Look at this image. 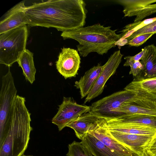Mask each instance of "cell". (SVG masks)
Masks as SVG:
<instances>
[{"label": "cell", "mask_w": 156, "mask_h": 156, "mask_svg": "<svg viewBox=\"0 0 156 156\" xmlns=\"http://www.w3.org/2000/svg\"><path fill=\"white\" fill-rule=\"evenodd\" d=\"M83 0H51L27 6L30 27H52L62 32L84 27L87 12Z\"/></svg>", "instance_id": "6da1fadb"}, {"label": "cell", "mask_w": 156, "mask_h": 156, "mask_svg": "<svg viewBox=\"0 0 156 156\" xmlns=\"http://www.w3.org/2000/svg\"><path fill=\"white\" fill-rule=\"evenodd\" d=\"M25 98L18 95L14 101L7 136L0 147V156H22L27 149L32 130Z\"/></svg>", "instance_id": "7a4b0ae2"}, {"label": "cell", "mask_w": 156, "mask_h": 156, "mask_svg": "<svg viewBox=\"0 0 156 156\" xmlns=\"http://www.w3.org/2000/svg\"><path fill=\"white\" fill-rule=\"evenodd\" d=\"M111 28L97 23L62 32L61 36L64 39H70L78 41L77 50L83 57L92 52L103 55L115 47L122 37L121 34H116L117 30H112Z\"/></svg>", "instance_id": "3957f363"}, {"label": "cell", "mask_w": 156, "mask_h": 156, "mask_svg": "<svg viewBox=\"0 0 156 156\" xmlns=\"http://www.w3.org/2000/svg\"><path fill=\"white\" fill-rule=\"evenodd\" d=\"M28 31L27 25L0 34V63L10 67L18 59L26 46Z\"/></svg>", "instance_id": "277c9868"}, {"label": "cell", "mask_w": 156, "mask_h": 156, "mask_svg": "<svg viewBox=\"0 0 156 156\" xmlns=\"http://www.w3.org/2000/svg\"><path fill=\"white\" fill-rule=\"evenodd\" d=\"M17 93L14 78L9 67L8 72L2 77L0 91V146L4 142L8 132Z\"/></svg>", "instance_id": "5b68a950"}, {"label": "cell", "mask_w": 156, "mask_h": 156, "mask_svg": "<svg viewBox=\"0 0 156 156\" xmlns=\"http://www.w3.org/2000/svg\"><path fill=\"white\" fill-rule=\"evenodd\" d=\"M136 95L124 90L115 92L93 103L90 112L98 117L111 118L119 116L117 111L124 103Z\"/></svg>", "instance_id": "8992f818"}, {"label": "cell", "mask_w": 156, "mask_h": 156, "mask_svg": "<svg viewBox=\"0 0 156 156\" xmlns=\"http://www.w3.org/2000/svg\"><path fill=\"white\" fill-rule=\"evenodd\" d=\"M90 107L77 104L71 97H64L58 110L51 120L52 123L56 125L59 131L68 124L83 114L90 112Z\"/></svg>", "instance_id": "52a82bcc"}, {"label": "cell", "mask_w": 156, "mask_h": 156, "mask_svg": "<svg viewBox=\"0 0 156 156\" xmlns=\"http://www.w3.org/2000/svg\"><path fill=\"white\" fill-rule=\"evenodd\" d=\"M123 56L120 50L115 51L110 56L107 61L103 66L101 72L85 99V104L101 94L106 82L115 73L121 62Z\"/></svg>", "instance_id": "ba28073f"}, {"label": "cell", "mask_w": 156, "mask_h": 156, "mask_svg": "<svg viewBox=\"0 0 156 156\" xmlns=\"http://www.w3.org/2000/svg\"><path fill=\"white\" fill-rule=\"evenodd\" d=\"M88 133L94 135L112 152L118 154L132 156L138 154L120 143L112 136L106 120L103 118L100 117L97 125Z\"/></svg>", "instance_id": "9c48e42d"}, {"label": "cell", "mask_w": 156, "mask_h": 156, "mask_svg": "<svg viewBox=\"0 0 156 156\" xmlns=\"http://www.w3.org/2000/svg\"><path fill=\"white\" fill-rule=\"evenodd\" d=\"M123 7L124 17L135 16L134 22L142 21L144 18L156 12V0H118Z\"/></svg>", "instance_id": "30bf717a"}, {"label": "cell", "mask_w": 156, "mask_h": 156, "mask_svg": "<svg viewBox=\"0 0 156 156\" xmlns=\"http://www.w3.org/2000/svg\"><path fill=\"white\" fill-rule=\"evenodd\" d=\"M80 59L76 50L63 47L56 62V69L65 79L75 77L80 67Z\"/></svg>", "instance_id": "8fae6325"}, {"label": "cell", "mask_w": 156, "mask_h": 156, "mask_svg": "<svg viewBox=\"0 0 156 156\" xmlns=\"http://www.w3.org/2000/svg\"><path fill=\"white\" fill-rule=\"evenodd\" d=\"M117 112L119 116L125 114H141L156 117V100L136 95L122 105Z\"/></svg>", "instance_id": "7c38bea8"}, {"label": "cell", "mask_w": 156, "mask_h": 156, "mask_svg": "<svg viewBox=\"0 0 156 156\" xmlns=\"http://www.w3.org/2000/svg\"><path fill=\"white\" fill-rule=\"evenodd\" d=\"M25 1L20 2L8 11L1 18L0 34L28 24Z\"/></svg>", "instance_id": "4fadbf2b"}, {"label": "cell", "mask_w": 156, "mask_h": 156, "mask_svg": "<svg viewBox=\"0 0 156 156\" xmlns=\"http://www.w3.org/2000/svg\"><path fill=\"white\" fill-rule=\"evenodd\" d=\"M110 132L112 136L117 140L140 156L146 150L153 136L111 131Z\"/></svg>", "instance_id": "5bb4252c"}, {"label": "cell", "mask_w": 156, "mask_h": 156, "mask_svg": "<svg viewBox=\"0 0 156 156\" xmlns=\"http://www.w3.org/2000/svg\"><path fill=\"white\" fill-rule=\"evenodd\" d=\"M124 90L146 99L156 100V77L145 79L134 78Z\"/></svg>", "instance_id": "9a60e30c"}, {"label": "cell", "mask_w": 156, "mask_h": 156, "mask_svg": "<svg viewBox=\"0 0 156 156\" xmlns=\"http://www.w3.org/2000/svg\"><path fill=\"white\" fill-rule=\"evenodd\" d=\"M100 117L90 111L84 114L66 126L73 129L76 136L82 140L85 134L97 124Z\"/></svg>", "instance_id": "2e32d148"}, {"label": "cell", "mask_w": 156, "mask_h": 156, "mask_svg": "<svg viewBox=\"0 0 156 156\" xmlns=\"http://www.w3.org/2000/svg\"><path fill=\"white\" fill-rule=\"evenodd\" d=\"M146 50L141 59L143 68L136 79H145L156 77V46L152 44L145 46Z\"/></svg>", "instance_id": "e0dca14e"}, {"label": "cell", "mask_w": 156, "mask_h": 156, "mask_svg": "<svg viewBox=\"0 0 156 156\" xmlns=\"http://www.w3.org/2000/svg\"><path fill=\"white\" fill-rule=\"evenodd\" d=\"M106 120L110 131L122 133L153 136L156 129L145 126L122 124L116 122L109 118H103Z\"/></svg>", "instance_id": "ac0fdd59"}, {"label": "cell", "mask_w": 156, "mask_h": 156, "mask_svg": "<svg viewBox=\"0 0 156 156\" xmlns=\"http://www.w3.org/2000/svg\"><path fill=\"white\" fill-rule=\"evenodd\" d=\"M103 66L98 64L87 71L80 79L75 83L74 86L80 90L81 98L87 97L101 72Z\"/></svg>", "instance_id": "d6986e66"}, {"label": "cell", "mask_w": 156, "mask_h": 156, "mask_svg": "<svg viewBox=\"0 0 156 156\" xmlns=\"http://www.w3.org/2000/svg\"><path fill=\"white\" fill-rule=\"evenodd\" d=\"M81 141L90 151L94 156H140L139 154L124 156L112 152L94 135L87 133Z\"/></svg>", "instance_id": "ffe728a7"}, {"label": "cell", "mask_w": 156, "mask_h": 156, "mask_svg": "<svg viewBox=\"0 0 156 156\" xmlns=\"http://www.w3.org/2000/svg\"><path fill=\"white\" fill-rule=\"evenodd\" d=\"M109 118L120 123L156 129V117L154 116L141 114H125Z\"/></svg>", "instance_id": "44dd1931"}, {"label": "cell", "mask_w": 156, "mask_h": 156, "mask_svg": "<svg viewBox=\"0 0 156 156\" xmlns=\"http://www.w3.org/2000/svg\"><path fill=\"white\" fill-rule=\"evenodd\" d=\"M34 54L26 49L23 53L17 62L22 68L23 74L27 80L32 84L35 80L36 72L34 61Z\"/></svg>", "instance_id": "7402d4cb"}, {"label": "cell", "mask_w": 156, "mask_h": 156, "mask_svg": "<svg viewBox=\"0 0 156 156\" xmlns=\"http://www.w3.org/2000/svg\"><path fill=\"white\" fill-rule=\"evenodd\" d=\"M67 156H94L82 142L74 141L68 146Z\"/></svg>", "instance_id": "603a6c76"}, {"label": "cell", "mask_w": 156, "mask_h": 156, "mask_svg": "<svg viewBox=\"0 0 156 156\" xmlns=\"http://www.w3.org/2000/svg\"><path fill=\"white\" fill-rule=\"evenodd\" d=\"M124 59L126 60V61L123 66L130 67L129 74H132L135 78L137 77L143 68V65L140 61H134L129 58L128 56L125 57Z\"/></svg>", "instance_id": "cb8c5ba5"}, {"label": "cell", "mask_w": 156, "mask_h": 156, "mask_svg": "<svg viewBox=\"0 0 156 156\" xmlns=\"http://www.w3.org/2000/svg\"><path fill=\"white\" fill-rule=\"evenodd\" d=\"M147 33H156V20L138 29L126 39L128 41L139 35Z\"/></svg>", "instance_id": "d4e9b609"}, {"label": "cell", "mask_w": 156, "mask_h": 156, "mask_svg": "<svg viewBox=\"0 0 156 156\" xmlns=\"http://www.w3.org/2000/svg\"><path fill=\"white\" fill-rule=\"evenodd\" d=\"M154 34L153 33H147L139 35L128 40L126 44L132 46H139L145 42Z\"/></svg>", "instance_id": "484cf974"}, {"label": "cell", "mask_w": 156, "mask_h": 156, "mask_svg": "<svg viewBox=\"0 0 156 156\" xmlns=\"http://www.w3.org/2000/svg\"><path fill=\"white\" fill-rule=\"evenodd\" d=\"M145 150L151 156H156V132Z\"/></svg>", "instance_id": "4316f807"}, {"label": "cell", "mask_w": 156, "mask_h": 156, "mask_svg": "<svg viewBox=\"0 0 156 156\" xmlns=\"http://www.w3.org/2000/svg\"><path fill=\"white\" fill-rule=\"evenodd\" d=\"M146 50L145 47L144 48L142 49V51L140 52L134 56H128L129 58L135 61H140L142 57L144 54Z\"/></svg>", "instance_id": "83f0119b"}, {"label": "cell", "mask_w": 156, "mask_h": 156, "mask_svg": "<svg viewBox=\"0 0 156 156\" xmlns=\"http://www.w3.org/2000/svg\"><path fill=\"white\" fill-rule=\"evenodd\" d=\"M141 156H151L146 150H145Z\"/></svg>", "instance_id": "f1b7e54d"}, {"label": "cell", "mask_w": 156, "mask_h": 156, "mask_svg": "<svg viewBox=\"0 0 156 156\" xmlns=\"http://www.w3.org/2000/svg\"><path fill=\"white\" fill-rule=\"evenodd\" d=\"M22 156H31V155H22Z\"/></svg>", "instance_id": "f546056e"}]
</instances>
